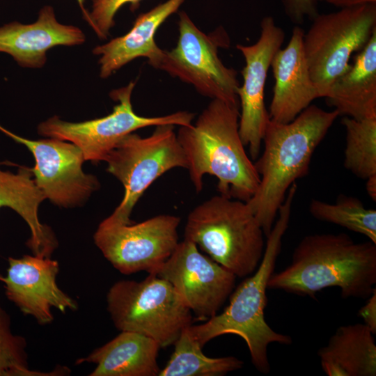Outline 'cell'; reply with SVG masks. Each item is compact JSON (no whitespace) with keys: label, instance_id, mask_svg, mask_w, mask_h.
<instances>
[{"label":"cell","instance_id":"obj_1","mask_svg":"<svg viewBox=\"0 0 376 376\" xmlns=\"http://www.w3.org/2000/svg\"><path fill=\"white\" fill-rule=\"evenodd\" d=\"M375 284L376 244L356 242L343 233H318L301 240L290 264L273 273L267 288L313 298L337 287L343 298L367 299Z\"/></svg>","mask_w":376,"mask_h":376},{"label":"cell","instance_id":"obj_2","mask_svg":"<svg viewBox=\"0 0 376 376\" xmlns=\"http://www.w3.org/2000/svg\"><path fill=\"white\" fill-rule=\"evenodd\" d=\"M239 109L212 100L195 123L180 126L176 135L197 192L203 189V177L209 174L218 179L219 194L246 202L256 193L260 176L239 134Z\"/></svg>","mask_w":376,"mask_h":376},{"label":"cell","instance_id":"obj_3","mask_svg":"<svg viewBox=\"0 0 376 376\" xmlns=\"http://www.w3.org/2000/svg\"><path fill=\"white\" fill-rule=\"evenodd\" d=\"M297 190L296 184L289 188L279 209V217L266 237L263 256L258 267L233 290L227 307L205 323L189 326L201 347L224 334L240 336L246 343L251 363L263 374L270 371L268 346L273 343L286 345L292 343L290 336L278 333L269 326L265 320L264 311L267 303L268 281L274 273L282 238L288 228Z\"/></svg>","mask_w":376,"mask_h":376},{"label":"cell","instance_id":"obj_4","mask_svg":"<svg viewBox=\"0 0 376 376\" xmlns=\"http://www.w3.org/2000/svg\"><path fill=\"white\" fill-rule=\"evenodd\" d=\"M338 116L335 109L329 111L310 104L289 123L269 119L263 153L254 163L260 183L246 201L266 237L289 188L307 174L315 148Z\"/></svg>","mask_w":376,"mask_h":376},{"label":"cell","instance_id":"obj_5","mask_svg":"<svg viewBox=\"0 0 376 376\" xmlns=\"http://www.w3.org/2000/svg\"><path fill=\"white\" fill-rule=\"evenodd\" d=\"M264 233L246 202L219 194L188 214L185 239L235 274L246 277L258 267Z\"/></svg>","mask_w":376,"mask_h":376},{"label":"cell","instance_id":"obj_6","mask_svg":"<svg viewBox=\"0 0 376 376\" xmlns=\"http://www.w3.org/2000/svg\"><path fill=\"white\" fill-rule=\"evenodd\" d=\"M115 327L155 340L160 347L174 345L191 324V311L172 285L155 274L141 281L115 283L107 295Z\"/></svg>","mask_w":376,"mask_h":376},{"label":"cell","instance_id":"obj_7","mask_svg":"<svg viewBox=\"0 0 376 376\" xmlns=\"http://www.w3.org/2000/svg\"><path fill=\"white\" fill-rule=\"evenodd\" d=\"M376 30V3L318 13L304 34L303 45L311 79L319 97H325L335 80L351 64Z\"/></svg>","mask_w":376,"mask_h":376},{"label":"cell","instance_id":"obj_8","mask_svg":"<svg viewBox=\"0 0 376 376\" xmlns=\"http://www.w3.org/2000/svg\"><path fill=\"white\" fill-rule=\"evenodd\" d=\"M170 124L155 126L151 135L141 137L134 132L123 138L107 155V171L123 185L122 201L107 219L132 224L131 213L146 190L168 171L187 168L183 150Z\"/></svg>","mask_w":376,"mask_h":376},{"label":"cell","instance_id":"obj_9","mask_svg":"<svg viewBox=\"0 0 376 376\" xmlns=\"http://www.w3.org/2000/svg\"><path fill=\"white\" fill-rule=\"evenodd\" d=\"M178 30L176 46L171 51L163 50L156 69L192 85L203 96L240 105L237 72L226 67L218 55L220 47L230 45L224 28L205 34L180 11Z\"/></svg>","mask_w":376,"mask_h":376},{"label":"cell","instance_id":"obj_10","mask_svg":"<svg viewBox=\"0 0 376 376\" xmlns=\"http://www.w3.org/2000/svg\"><path fill=\"white\" fill-rule=\"evenodd\" d=\"M135 81L113 90L110 97L117 104L111 113L99 118L72 123L54 116L41 122L38 133L45 137L70 142L83 153L85 161H104L118 142L129 134L150 126L170 124L189 126L194 114L180 111L169 115L145 117L136 114L132 104Z\"/></svg>","mask_w":376,"mask_h":376},{"label":"cell","instance_id":"obj_11","mask_svg":"<svg viewBox=\"0 0 376 376\" xmlns=\"http://www.w3.org/2000/svg\"><path fill=\"white\" fill-rule=\"evenodd\" d=\"M180 217L159 214L138 224H120L107 218L93 238L104 258L120 273L155 274L179 243Z\"/></svg>","mask_w":376,"mask_h":376},{"label":"cell","instance_id":"obj_12","mask_svg":"<svg viewBox=\"0 0 376 376\" xmlns=\"http://www.w3.org/2000/svg\"><path fill=\"white\" fill-rule=\"evenodd\" d=\"M155 274L169 281L200 320L217 315L233 291L237 277L186 239Z\"/></svg>","mask_w":376,"mask_h":376},{"label":"cell","instance_id":"obj_13","mask_svg":"<svg viewBox=\"0 0 376 376\" xmlns=\"http://www.w3.org/2000/svg\"><path fill=\"white\" fill-rule=\"evenodd\" d=\"M0 131L32 153L35 165L31 170L34 180L54 205L63 207L81 205L99 189L97 178L83 171V153L73 143L54 138L28 139L1 125Z\"/></svg>","mask_w":376,"mask_h":376},{"label":"cell","instance_id":"obj_14","mask_svg":"<svg viewBox=\"0 0 376 376\" xmlns=\"http://www.w3.org/2000/svg\"><path fill=\"white\" fill-rule=\"evenodd\" d=\"M284 39V31L276 24L272 17L266 16L260 22V34L256 43L236 45L245 61L242 71L243 84L237 90L241 109L239 134L244 146H249L253 161L259 157L266 126L270 119L264 101L268 70Z\"/></svg>","mask_w":376,"mask_h":376},{"label":"cell","instance_id":"obj_15","mask_svg":"<svg viewBox=\"0 0 376 376\" xmlns=\"http://www.w3.org/2000/svg\"><path fill=\"white\" fill-rule=\"evenodd\" d=\"M6 276L0 274L6 297L24 315L33 317L40 324L54 320L51 308L64 313L75 311L77 301L56 283L59 264L50 258L25 255L10 257Z\"/></svg>","mask_w":376,"mask_h":376},{"label":"cell","instance_id":"obj_16","mask_svg":"<svg viewBox=\"0 0 376 376\" xmlns=\"http://www.w3.org/2000/svg\"><path fill=\"white\" fill-rule=\"evenodd\" d=\"M85 41L83 31L59 22L54 8L49 5L40 8L33 23L13 21L0 26V53L8 54L22 68H41L50 49L80 45Z\"/></svg>","mask_w":376,"mask_h":376},{"label":"cell","instance_id":"obj_17","mask_svg":"<svg viewBox=\"0 0 376 376\" xmlns=\"http://www.w3.org/2000/svg\"><path fill=\"white\" fill-rule=\"evenodd\" d=\"M304 29L295 26L286 47L280 48L271 62L275 84L269 115L278 123L292 121L319 98L304 54Z\"/></svg>","mask_w":376,"mask_h":376},{"label":"cell","instance_id":"obj_18","mask_svg":"<svg viewBox=\"0 0 376 376\" xmlns=\"http://www.w3.org/2000/svg\"><path fill=\"white\" fill-rule=\"evenodd\" d=\"M185 1L166 0L158 4L140 14L126 34L95 47L92 52L100 56V77L106 79L139 57L147 58L148 63L156 68L163 53L155 42L156 32Z\"/></svg>","mask_w":376,"mask_h":376},{"label":"cell","instance_id":"obj_19","mask_svg":"<svg viewBox=\"0 0 376 376\" xmlns=\"http://www.w3.org/2000/svg\"><path fill=\"white\" fill-rule=\"evenodd\" d=\"M324 98L339 116L357 120L376 118V30Z\"/></svg>","mask_w":376,"mask_h":376},{"label":"cell","instance_id":"obj_20","mask_svg":"<svg viewBox=\"0 0 376 376\" xmlns=\"http://www.w3.org/2000/svg\"><path fill=\"white\" fill-rule=\"evenodd\" d=\"M159 345L145 335L128 331L93 350L76 363H93L91 376H157Z\"/></svg>","mask_w":376,"mask_h":376},{"label":"cell","instance_id":"obj_21","mask_svg":"<svg viewBox=\"0 0 376 376\" xmlns=\"http://www.w3.org/2000/svg\"><path fill=\"white\" fill-rule=\"evenodd\" d=\"M33 177L25 166H19L15 173L0 169V209H12L28 224L31 236L26 245L34 256L50 258L58 242L52 229L39 220L38 207L46 196Z\"/></svg>","mask_w":376,"mask_h":376},{"label":"cell","instance_id":"obj_22","mask_svg":"<svg viewBox=\"0 0 376 376\" xmlns=\"http://www.w3.org/2000/svg\"><path fill=\"white\" fill-rule=\"evenodd\" d=\"M373 335L363 323L338 327L318 351L322 370L328 376H375Z\"/></svg>","mask_w":376,"mask_h":376},{"label":"cell","instance_id":"obj_23","mask_svg":"<svg viewBox=\"0 0 376 376\" xmlns=\"http://www.w3.org/2000/svg\"><path fill=\"white\" fill-rule=\"evenodd\" d=\"M174 345V352L159 376H221L244 365L243 361L233 356H205L189 326L183 329Z\"/></svg>","mask_w":376,"mask_h":376},{"label":"cell","instance_id":"obj_24","mask_svg":"<svg viewBox=\"0 0 376 376\" xmlns=\"http://www.w3.org/2000/svg\"><path fill=\"white\" fill-rule=\"evenodd\" d=\"M344 166L363 180L376 175V118L362 120L345 116Z\"/></svg>","mask_w":376,"mask_h":376},{"label":"cell","instance_id":"obj_25","mask_svg":"<svg viewBox=\"0 0 376 376\" xmlns=\"http://www.w3.org/2000/svg\"><path fill=\"white\" fill-rule=\"evenodd\" d=\"M309 212L316 219L363 235L376 244V211L367 209L357 198L340 196L335 203L312 199Z\"/></svg>","mask_w":376,"mask_h":376},{"label":"cell","instance_id":"obj_26","mask_svg":"<svg viewBox=\"0 0 376 376\" xmlns=\"http://www.w3.org/2000/svg\"><path fill=\"white\" fill-rule=\"evenodd\" d=\"M26 346L24 337L13 333L10 316L0 305V376H54L70 372L63 367L48 373L31 370Z\"/></svg>","mask_w":376,"mask_h":376},{"label":"cell","instance_id":"obj_27","mask_svg":"<svg viewBox=\"0 0 376 376\" xmlns=\"http://www.w3.org/2000/svg\"><path fill=\"white\" fill-rule=\"evenodd\" d=\"M141 0H91V8L84 17L100 39H107L111 29L115 25L117 12L125 4L132 10L137 8Z\"/></svg>","mask_w":376,"mask_h":376},{"label":"cell","instance_id":"obj_28","mask_svg":"<svg viewBox=\"0 0 376 376\" xmlns=\"http://www.w3.org/2000/svg\"><path fill=\"white\" fill-rule=\"evenodd\" d=\"M318 0H283L285 14L296 24L308 17L313 19L318 14Z\"/></svg>","mask_w":376,"mask_h":376},{"label":"cell","instance_id":"obj_29","mask_svg":"<svg viewBox=\"0 0 376 376\" xmlns=\"http://www.w3.org/2000/svg\"><path fill=\"white\" fill-rule=\"evenodd\" d=\"M358 315L373 334H376V290L367 298V301L359 311Z\"/></svg>","mask_w":376,"mask_h":376},{"label":"cell","instance_id":"obj_30","mask_svg":"<svg viewBox=\"0 0 376 376\" xmlns=\"http://www.w3.org/2000/svg\"><path fill=\"white\" fill-rule=\"evenodd\" d=\"M318 1H324L340 8L376 3V0H318Z\"/></svg>","mask_w":376,"mask_h":376},{"label":"cell","instance_id":"obj_31","mask_svg":"<svg viewBox=\"0 0 376 376\" xmlns=\"http://www.w3.org/2000/svg\"><path fill=\"white\" fill-rule=\"evenodd\" d=\"M366 180V188L368 195L373 200L376 201V175H373Z\"/></svg>","mask_w":376,"mask_h":376},{"label":"cell","instance_id":"obj_32","mask_svg":"<svg viewBox=\"0 0 376 376\" xmlns=\"http://www.w3.org/2000/svg\"><path fill=\"white\" fill-rule=\"evenodd\" d=\"M77 1L78 3H79V6L81 8L83 13H84L86 12V10L84 8V0H77Z\"/></svg>","mask_w":376,"mask_h":376}]
</instances>
